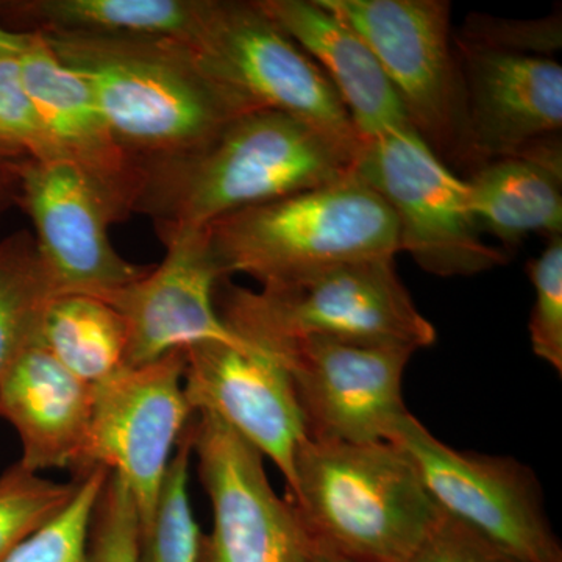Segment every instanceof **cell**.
<instances>
[{
  "mask_svg": "<svg viewBox=\"0 0 562 562\" xmlns=\"http://www.w3.org/2000/svg\"><path fill=\"white\" fill-rule=\"evenodd\" d=\"M38 35L90 87L139 173L194 154L236 117L257 110L203 72L176 38Z\"/></svg>",
  "mask_w": 562,
  "mask_h": 562,
  "instance_id": "2",
  "label": "cell"
},
{
  "mask_svg": "<svg viewBox=\"0 0 562 562\" xmlns=\"http://www.w3.org/2000/svg\"><path fill=\"white\" fill-rule=\"evenodd\" d=\"M294 473L286 498L314 560L406 562L439 517L412 462L391 442L306 438Z\"/></svg>",
  "mask_w": 562,
  "mask_h": 562,
  "instance_id": "3",
  "label": "cell"
},
{
  "mask_svg": "<svg viewBox=\"0 0 562 562\" xmlns=\"http://www.w3.org/2000/svg\"><path fill=\"white\" fill-rule=\"evenodd\" d=\"M35 35L20 57L29 98L60 157L90 173L127 220L138 201V168L114 139L90 87Z\"/></svg>",
  "mask_w": 562,
  "mask_h": 562,
  "instance_id": "17",
  "label": "cell"
},
{
  "mask_svg": "<svg viewBox=\"0 0 562 562\" xmlns=\"http://www.w3.org/2000/svg\"><path fill=\"white\" fill-rule=\"evenodd\" d=\"M192 453L213 512L195 562H313L294 506L273 491L265 457L254 446L220 417L198 412Z\"/></svg>",
  "mask_w": 562,
  "mask_h": 562,
  "instance_id": "11",
  "label": "cell"
},
{
  "mask_svg": "<svg viewBox=\"0 0 562 562\" xmlns=\"http://www.w3.org/2000/svg\"><path fill=\"white\" fill-rule=\"evenodd\" d=\"M40 344L70 373L98 384L124 368L127 328L102 299L57 295L44 313Z\"/></svg>",
  "mask_w": 562,
  "mask_h": 562,
  "instance_id": "22",
  "label": "cell"
},
{
  "mask_svg": "<svg viewBox=\"0 0 562 562\" xmlns=\"http://www.w3.org/2000/svg\"><path fill=\"white\" fill-rule=\"evenodd\" d=\"M194 419V417H192ZM192 420L177 443L149 530L139 535L138 562H195L202 532L192 514L188 473Z\"/></svg>",
  "mask_w": 562,
  "mask_h": 562,
  "instance_id": "24",
  "label": "cell"
},
{
  "mask_svg": "<svg viewBox=\"0 0 562 562\" xmlns=\"http://www.w3.org/2000/svg\"><path fill=\"white\" fill-rule=\"evenodd\" d=\"M201 0H18L0 2V16L25 33L180 38Z\"/></svg>",
  "mask_w": 562,
  "mask_h": 562,
  "instance_id": "21",
  "label": "cell"
},
{
  "mask_svg": "<svg viewBox=\"0 0 562 562\" xmlns=\"http://www.w3.org/2000/svg\"><path fill=\"white\" fill-rule=\"evenodd\" d=\"M184 350L124 366L94 386L90 427L72 476L91 468L117 473L133 495L139 535L157 513L173 447L194 417L183 390Z\"/></svg>",
  "mask_w": 562,
  "mask_h": 562,
  "instance_id": "10",
  "label": "cell"
},
{
  "mask_svg": "<svg viewBox=\"0 0 562 562\" xmlns=\"http://www.w3.org/2000/svg\"><path fill=\"white\" fill-rule=\"evenodd\" d=\"M453 40L464 85L472 172L486 162L520 157L561 138L560 63L469 46L454 35Z\"/></svg>",
  "mask_w": 562,
  "mask_h": 562,
  "instance_id": "16",
  "label": "cell"
},
{
  "mask_svg": "<svg viewBox=\"0 0 562 562\" xmlns=\"http://www.w3.org/2000/svg\"><path fill=\"white\" fill-rule=\"evenodd\" d=\"M561 14L542 20H503L472 13L454 38L482 49L552 57L562 46Z\"/></svg>",
  "mask_w": 562,
  "mask_h": 562,
  "instance_id": "30",
  "label": "cell"
},
{
  "mask_svg": "<svg viewBox=\"0 0 562 562\" xmlns=\"http://www.w3.org/2000/svg\"><path fill=\"white\" fill-rule=\"evenodd\" d=\"M357 173L387 203L397 220L401 251L425 272L471 277L508 262L505 250L484 243L465 180L412 127L362 140Z\"/></svg>",
  "mask_w": 562,
  "mask_h": 562,
  "instance_id": "8",
  "label": "cell"
},
{
  "mask_svg": "<svg viewBox=\"0 0 562 562\" xmlns=\"http://www.w3.org/2000/svg\"><path fill=\"white\" fill-rule=\"evenodd\" d=\"M92 397L94 386L41 344L25 351L0 383V417L20 435L21 464L35 473L74 472L90 427Z\"/></svg>",
  "mask_w": 562,
  "mask_h": 562,
  "instance_id": "19",
  "label": "cell"
},
{
  "mask_svg": "<svg viewBox=\"0 0 562 562\" xmlns=\"http://www.w3.org/2000/svg\"><path fill=\"white\" fill-rule=\"evenodd\" d=\"M330 80L361 140L412 127L371 47L319 0H257Z\"/></svg>",
  "mask_w": 562,
  "mask_h": 562,
  "instance_id": "18",
  "label": "cell"
},
{
  "mask_svg": "<svg viewBox=\"0 0 562 562\" xmlns=\"http://www.w3.org/2000/svg\"><path fill=\"white\" fill-rule=\"evenodd\" d=\"M214 305L236 336L266 353L306 339L413 351L436 342L435 325L417 310L395 258L331 266L258 291L224 279Z\"/></svg>",
  "mask_w": 562,
  "mask_h": 562,
  "instance_id": "4",
  "label": "cell"
},
{
  "mask_svg": "<svg viewBox=\"0 0 562 562\" xmlns=\"http://www.w3.org/2000/svg\"><path fill=\"white\" fill-rule=\"evenodd\" d=\"M416 351L306 339L271 351L283 366L305 422L316 441L386 442L408 413L403 375Z\"/></svg>",
  "mask_w": 562,
  "mask_h": 562,
  "instance_id": "13",
  "label": "cell"
},
{
  "mask_svg": "<svg viewBox=\"0 0 562 562\" xmlns=\"http://www.w3.org/2000/svg\"><path fill=\"white\" fill-rule=\"evenodd\" d=\"M25 158L11 157L0 151V221L20 194V165Z\"/></svg>",
  "mask_w": 562,
  "mask_h": 562,
  "instance_id": "32",
  "label": "cell"
},
{
  "mask_svg": "<svg viewBox=\"0 0 562 562\" xmlns=\"http://www.w3.org/2000/svg\"><path fill=\"white\" fill-rule=\"evenodd\" d=\"M224 279L236 273L260 286L401 251L387 203L357 173L236 211L206 227Z\"/></svg>",
  "mask_w": 562,
  "mask_h": 562,
  "instance_id": "5",
  "label": "cell"
},
{
  "mask_svg": "<svg viewBox=\"0 0 562 562\" xmlns=\"http://www.w3.org/2000/svg\"><path fill=\"white\" fill-rule=\"evenodd\" d=\"M439 513L497 543L524 562H562L541 484L512 457L461 452L439 441L412 413L392 428Z\"/></svg>",
  "mask_w": 562,
  "mask_h": 562,
  "instance_id": "9",
  "label": "cell"
},
{
  "mask_svg": "<svg viewBox=\"0 0 562 562\" xmlns=\"http://www.w3.org/2000/svg\"><path fill=\"white\" fill-rule=\"evenodd\" d=\"M139 517L131 490L117 473L109 472L88 531L91 562H138Z\"/></svg>",
  "mask_w": 562,
  "mask_h": 562,
  "instance_id": "27",
  "label": "cell"
},
{
  "mask_svg": "<svg viewBox=\"0 0 562 562\" xmlns=\"http://www.w3.org/2000/svg\"><path fill=\"white\" fill-rule=\"evenodd\" d=\"M79 480L57 483L29 471L20 461L0 476V562L33 532L49 524L72 501Z\"/></svg>",
  "mask_w": 562,
  "mask_h": 562,
  "instance_id": "25",
  "label": "cell"
},
{
  "mask_svg": "<svg viewBox=\"0 0 562 562\" xmlns=\"http://www.w3.org/2000/svg\"><path fill=\"white\" fill-rule=\"evenodd\" d=\"M464 180L476 224L503 246H519L531 233L562 235L561 139L486 162Z\"/></svg>",
  "mask_w": 562,
  "mask_h": 562,
  "instance_id": "20",
  "label": "cell"
},
{
  "mask_svg": "<svg viewBox=\"0 0 562 562\" xmlns=\"http://www.w3.org/2000/svg\"><path fill=\"white\" fill-rule=\"evenodd\" d=\"M183 350V390L194 413L220 417L277 465L290 491L308 435L283 366L258 347L201 342Z\"/></svg>",
  "mask_w": 562,
  "mask_h": 562,
  "instance_id": "15",
  "label": "cell"
},
{
  "mask_svg": "<svg viewBox=\"0 0 562 562\" xmlns=\"http://www.w3.org/2000/svg\"><path fill=\"white\" fill-rule=\"evenodd\" d=\"M313 562H330V561H324V560H313Z\"/></svg>",
  "mask_w": 562,
  "mask_h": 562,
  "instance_id": "34",
  "label": "cell"
},
{
  "mask_svg": "<svg viewBox=\"0 0 562 562\" xmlns=\"http://www.w3.org/2000/svg\"><path fill=\"white\" fill-rule=\"evenodd\" d=\"M406 562H524L497 543L439 513L438 520Z\"/></svg>",
  "mask_w": 562,
  "mask_h": 562,
  "instance_id": "31",
  "label": "cell"
},
{
  "mask_svg": "<svg viewBox=\"0 0 562 562\" xmlns=\"http://www.w3.org/2000/svg\"><path fill=\"white\" fill-rule=\"evenodd\" d=\"M366 41L414 133L452 171L472 172L464 85L446 0H319Z\"/></svg>",
  "mask_w": 562,
  "mask_h": 562,
  "instance_id": "6",
  "label": "cell"
},
{
  "mask_svg": "<svg viewBox=\"0 0 562 562\" xmlns=\"http://www.w3.org/2000/svg\"><path fill=\"white\" fill-rule=\"evenodd\" d=\"M0 151L16 158H61L22 81L20 58H0Z\"/></svg>",
  "mask_w": 562,
  "mask_h": 562,
  "instance_id": "29",
  "label": "cell"
},
{
  "mask_svg": "<svg viewBox=\"0 0 562 562\" xmlns=\"http://www.w3.org/2000/svg\"><path fill=\"white\" fill-rule=\"evenodd\" d=\"M109 472L95 465L74 476L79 480V487L69 505L2 562H91L88 554L91 514Z\"/></svg>",
  "mask_w": 562,
  "mask_h": 562,
  "instance_id": "26",
  "label": "cell"
},
{
  "mask_svg": "<svg viewBox=\"0 0 562 562\" xmlns=\"http://www.w3.org/2000/svg\"><path fill=\"white\" fill-rule=\"evenodd\" d=\"M35 33L0 27V58H20L35 41Z\"/></svg>",
  "mask_w": 562,
  "mask_h": 562,
  "instance_id": "33",
  "label": "cell"
},
{
  "mask_svg": "<svg viewBox=\"0 0 562 562\" xmlns=\"http://www.w3.org/2000/svg\"><path fill=\"white\" fill-rule=\"evenodd\" d=\"M362 146L277 110H251L205 147L140 171L135 213L162 243L221 217L346 179Z\"/></svg>",
  "mask_w": 562,
  "mask_h": 562,
  "instance_id": "1",
  "label": "cell"
},
{
  "mask_svg": "<svg viewBox=\"0 0 562 562\" xmlns=\"http://www.w3.org/2000/svg\"><path fill=\"white\" fill-rule=\"evenodd\" d=\"M16 205L31 216L36 249L57 295L103 297L151 269L114 250L109 227L125 220L124 213L76 162L22 160Z\"/></svg>",
  "mask_w": 562,
  "mask_h": 562,
  "instance_id": "12",
  "label": "cell"
},
{
  "mask_svg": "<svg viewBox=\"0 0 562 562\" xmlns=\"http://www.w3.org/2000/svg\"><path fill=\"white\" fill-rule=\"evenodd\" d=\"M54 297L33 235L21 231L0 241V383L40 344L44 313Z\"/></svg>",
  "mask_w": 562,
  "mask_h": 562,
  "instance_id": "23",
  "label": "cell"
},
{
  "mask_svg": "<svg viewBox=\"0 0 562 562\" xmlns=\"http://www.w3.org/2000/svg\"><path fill=\"white\" fill-rule=\"evenodd\" d=\"M176 40L203 72L254 109L294 114L362 146L330 80L257 0H201L194 24Z\"/></svg>",
  "mask_w": 562,
  "mask_h": 562,
  "instance_id": "7",
  "label": "cell"
},
{
  "mask_svg": "<svg viewBox=\"0 0 562 562\" xmlns=\"http://www.w3.org/2000/svg\"><path fill=\"white\" fill-rule=\"evenodd\" d=\"M166 257L143 279L103 295L127 328L125 366L160 360L172 350L201 342L254 347L224 324L214 291L224 280L206 228L165 241Z\"/></svg>",
  "mask_w": 562,
  "mask_h": 562,
  "instance_id": "14",
  "label": "cell"
},
{
  "mask_svg": "<svg viewBox=\"0 0 562 562\" xmlns=\"http://www.w3.org/2000/svg\"><path fill=\"white\" fill-rule=\"evenodd\" d=\"M535 286L530 325L531 349L539 360L562 372V235L549 238L546 249L528 262Z\"/></svg>",
  "mask_w": 562,
  "mask_h": 562,
  "instance_id": "28",
  "label": "cell"
}]
</instances>
